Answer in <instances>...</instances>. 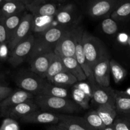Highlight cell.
<instances>
[{
	"label": "cell",
	"mask_w": 130,
	"mask_h": 130,
	"mask_svg": "<svg viewBox=\"0 0 130 130\" xmlns=\"http://www.w3.org/2000/svg\"><path fill=\"white\" fill-rule=\"evenodd\" d=\"M66 30L63 25L52 26L46 31L34 36V44L28 61L38 55L54 52L57 42Z\"/></svg>",
	"instance_id": "1"
},
{
	"label": "cell",
	"mask_w": 130,
	"mask_h": 130,
	"mask_svg": "<svg viewBox=\"0 0 130 130\" xmlns=\"http://www.w3.org/2000/svg\"><path fill=\"white\" fill-rule=\"evenodd\" d=\"M41 110L58 114H70L80 112L82 109L70 99L38 95L34 99Z\"/></svg>",
	"instance_id": "2"
},
{
	"label": "cell",
	"mask_w": 130,
	"mask_h": 130,
	"mask_svg": "<svg viewBox=\"0 0 130 130\" xmlns=\"http://www.w3.org/2000/svg\"><path fill=\"white\" fill-rule=\"evenodd\" d=\"M82 46L85 58L92 70L103 57L108 55L101 41L86 30L83 32Z\"/></svg>",
	"instance_id": "3"
},
{
	"label": "cell",
	"mask_w": 130,
	"mask_h": 130,
	"mask_svg": "<svg viewBox=\"0 0 130 130\" xmlns=\"http://www.w3.org/2000/svg\"><path fill=\"white\" fill-rule=\"evenodd\" d=\"M14 81L21 90L31 93L34 96L40 95L48 81L30 71H20L15 75Z\"/></svg>",
	"instance_id": "4"
},
{
	"label": "cell",
	"mask_w": 130,
	"mask_h": 130,
	"mask_svg": "<svg viewBox=\"0 0 130 130\" xmlns=\"http://www.w3.org/2000/svg\"><path fill=\"white\" fill-rule=\"evenodd\" d=\"M34 41V36L30 34L10 52L8 62L12 67H17L28 58L33 49Z\"/></svg>",
	"instance_id": "5"
},
{
	"label": "cell",
	"mask_w": 130,
	"mask_h": 130,
	"mask_svg": "<svg viewBox=\"0 0 130 130\" xmlns=\"http://www.w3.org/2000/svg\"><path fill=\"white\" fill-rule=\"evenodd\" d=\"M84 30L80 26L75 27V59L84 71L87 79L89 80L90 85H96L93 76V70L88 64L84 54L82 46V34Z\"/></svg>",
	"instance_id": "6"
},
{
	"label": "cell",
	"mask_w": 130,
	"mask_h": 130,
	"mask_svg": "<svg viewBox=\"0 0 130 130\" xmlns=\"http://www.w3.org/2000/svg\"><path fill=\"white\" fill-rule=\"evenodd\" d=\"M75 27L67 29L57 42L54 53L60 57L75 58Z\"/></svg>",
	"instance_id": "7"
},
{
	"label": "cell",
	"mask_w": 130,
	"mask_h": 130,
	"mask_svg": "<svg viewBox=\"0 0 130 130\" xmlns=\"http://www.w3.org/2000/svg\"><path fill=\"white\" fill-rule=\"evenodd\" d=\"M25 10L33 16H55L58 11L56 3H48L44 0H22Z\"/></svg>",
	"instance_id": "8"
},
{
	"label": "cell",
	"mask_w": 130,
	"mask_h": 130,
	"mask_svg": "<svg viewBox=\"0 0 130 130\" xmlns=\"http://www.w3.org/2000/svg\"><path fill=\"white\" fill-rule=\"evenodd\" d=\"M92 90V99L99 105H110L116 109L115 90L110 86L103 87L99 85H90Z\"/></svg>",
	"instance_id": "9"
},
{
	"label": "cell",
	"mask_w": 130,
	"mask_h": 130,
	"mask_svg": "<svg viewBox=\"0 0 130 130\" xmlns=\"http://www.w3.org/2000/svg\"><path fill=\"white\" fill-rule=\"evenodd\" d=\"M33 15L31 13H25L22 19L21 22L14 34L11 36L8 44V47L10 52H11L18 44L26 39L31 34L32 30V22Z\"/></svg>",
	"instance_id": "10"
},
{
	"label": "cell",
	"mask_w": 130,
	"mask_h": 130,
	"mask_svg": "<svg viewBox=\"0 0 130 130\" xmlns=\"http://www.w3.org/2000/svg\"><path fill=\"white\" fill-rule=\"evenodd\" d=\"M122 1L117 0H99L93 1L88 8V13L93 18L107 17Z\"/></svg>",
	"instance_id": "11"
},
{
	"label": "cell",
	"mask_w": 130,
	"mask_h": 130,
	"mask_svg": "<svg viewBox=\"0 0 130 130\" xmlns=\"http://www.w3.org/2000/svg\"><path fill=\"white\" fill-rule=\"evenodd\" d=\"M94 81L97 85L108 87L110 83V69L108 55L103 57L93 69Z\"/></svg>",
	"instance_id": "12"
},
{
	"label": "cell",
	"mask_w": 130,
	"mask_h": 130,
	"mask_svg": "<svg viewBox=\"0 0 130 130\" xmlns=\"http://www.w3.org/2000/svg\"><path fill=\"white\" fill-rule=\"evenodd\" d=\"M34 97L35 96L34 95L21 89L13 91L6 99L0 102V116H2L5 112L13 107L34 99Z\"/></svg>",
	"instance_id": "13"
},
{
	"label": "cell",
	"mask_w": 130,
	"mask_h": 130,
	"mask_svg": "<svg viewBox=\"0 0 130 130\" xmlns=\"http://www.w3.org/2000/svg\"><path fill=\"white\" fill-rule=\"evenodd\" d=\"M20 121L28 124H57L59 117L57 114L43 111L40 109L33 112L20 119Z\"/></svg>",
	"instance_id": "14"
},
{
	"label": "cell",
	"mask_w": 130,
	"mask_h": 130,
	"mask_svg": "<svg viewBox=\"0 0 130 130\" xmlns=\"http://www.w3.org/2000/svg\"><path fill=\"white\" fill-rule=\"evenodd\" d=\"M55 53L54 52L34 57L29 61L30 71L46 79L47 71Z\"/></svg>",
	"instance_id": "15"
},
{
	"label": "cell",
	"mask_w": 130,
	"mask_h": 130,
	"mask_svg": "<svg viewBox=\"0 0 130 130\" xmlns=\"http://www.w3.org/2000/svg\"><path fill=\"white\" fill-rule=\"evenodd\" d=\"M38 105L34 99L28 100L17 105L13 107L3 114L2 117L11 118L13 119H22L33 112L39 110Z\"/></svg>",
	"instance_id": "16"
},
{
	"label": "cell",
	"mask_w": 130,
	"mask_h": 130,
	"mask_svg": "<svg viewBox=\"0 0 130 130\" xmlns=\"http://www.w3.org/2000/svg\"><path fill=\"white\" fill-rule=\"evenodd\" d=\"M57 125L64 130H90L83 117L68 114H58Z\"/></svg>",
	"instance_id": "17"
},
{
	"label": "cell",
	"mask_w": 130,
	"mask_h": 130,
	"mask_svg": "<svg viewBox=\"0 0 130 130\" xmlns=\"http://www.w3.org/2000/svg\"><path fill=\"white\" fill-rule=\"evenodd\" d=\"M25 6L22 0H6L0 8V14L4 18L24 13Z\"/></svg>",
	"instance_id": "18"
},
{
	"label": "cell",
	"mask_w": 130,
	"mask_h": 130,
	"mask_svg": "<svg viewBox=\"0 0 130 130\" xmlns=\"http://www.w3.org/2000/svg\"><path fill=\"white\" fill-rule=\"evenodd\" d=\"M68 71L73 75L78 82H83L87 79L84 71L76 60L71 57H61Z\"/></svg>",
	"instance_id": "19"
},
{
	"label": "cell",
	"mask_w": 130,
	"mask_h": 130,
	"mask_svg": "<svg viewBox=\"0 0 130 130\" xmlns=\"http://www.w3.org/2000/svg\"><path fill=\"white\" fill-rule=\"evenodd\" d=\"M55 16H33L31 31L40 34L48 30L52 26Z\"/></svg>",
	"instance_id": "20"
},
{
	"label": "cell",
	"mask_w": 130,
	"mask_h": 130,
	"mask_svg": "<svg viewBox=\"0 0 130 130\" xmlns=\"http://www.w3.org/2000/svg\"><path fill=\"white\" fill-rule=\"evenodd\" d=\"M96 111L106 127L112 126L117 117L116 109L110 105H99Z\"/></svg>",
	"instance_id": "21"
},
{
	"label": "cell",
	"mask_w": 130,
	"mask_h": 130,
	"mask_svg": "<svg viewBox=\"0 0 130 130\" xmlns=\"http://www.w3.org/2000/svg\"><path fill=\"white\" fill-rule=\"evenodd\" d=\"M72 100L81 108L82 109H88L89 108V102L92 96L75 85L71 91Z\"/></svg>",
	"instance_id": "22"
},
{
	"label": "cell",
	"mask_w": 130,
	"mask_h": 130,
	"mask_svg": "<svg viewBox=\"0 0 130 130\" xmlns=\"http://www.w3.org/2000/svg\"><path fill=\"white\" fill-rule=\"evenodd\" d=\"M40 95L53 96V97L69 99V91L66 87L57 86L48 82L43 88Z\"/></svg>",
	"instance_id": "23"
},
{
	"label": "cell",
	"mask_w": 130,
	"mask_h": 130,
	"mask_svg": "<svg viewBox=\"0 0 130 130\" xmlns=\"http://www.w3.org/2000/svg\"><path fill=\"white\" fill-rule=\"evenodd\" d=\"M64 71H68L65 67L62 59L60 57L57 55L54 54L50 63L49 67L47 71V76H46V80L48 82H50L52 78L58 74L59 73Z\"/></svg>",
	"instance_id": "24"
},
{
	"label": "cell",
	"mask_w": 130,
	"mask_h": 130,
	"mask_svg": "<svg viewBox=\"0 0 130 130\" xmlns=\"http://www.w3.org/2000/svg\"><path fill=\"white\" fill-rule=\"evenodd\" d=\"M49 83L54 85L63 87L75 85L78 81L76 77L69 71H64L59 73L51 79Z\"/></svg>",
	"instance_id": "25"
},
{
	"label": "cell",
	"mask_w": 130,
	"mask_h": 130,
	"mask_svg": "<svg viewBox=\"0 0 130 130\" xmlns=\"http://www.w3.org/2000/svg\"><path fill=\"white\" fill-rule=\"evenodd\" d=\"M72 5H67L60 8L55 15L56 20L61 25L69 24L73 20L75 11Z\"/></svg>",
	"instance_id": "26"
},
{
	"label": "cell",
	"mask_w": 130,
	"mask_h": 130,
	"mask_svg": "<svg viewBox=\"0 0 130 130\" xmlns=\"http://www.w3.org/2000/svg\"><path fill=\"white\" fill-rule=\"evenodd\" d=\"M24 15H25V13H21L8 17L4 18V24H5V28H6V32H7L8 42L14 34V32L18 27L20 23L21 22L22 19Z\"/></svg>",
	"instance_id": "27"
},
{
	"label": "cell",
	"mask_w": 130,
	"mask_h": 130,
	"mask_svg": "<svg viewBox=\"0 0 130 130\" xmlns=\"http://www.w3.org/2000/svg\"><path fill=\"white\" fill-rule=\"evenodd\" d=\"M110 74L115 84L122 83L127 76L126 70L119 63L113 59H110Z\"/></svg>",
	"instance_id": "28"
},
{
	"label": "cell",
	"mask_w": 130,
	"mask_h": 130,
	"mask_svg": "<svg viewBox=\"0 0 130 130\" xmlns=\"http://www.w3.org/2000/svg\"><path fill=\"white\" fill-rule=\"evenodd\" d=\"M90 130H103L106 128L96 110H91L84 117Z\"/></svg>",
	"instance_id": "29"
},
{
	"label": "cell",
	"mask_w": 130,
	"mask_h": 130,
	"mask_svg": "<svg viewBox=\"0 0 130 130\" xmlns=\"http://www.w3.org/2000/svg\"><path fill=\"white\" fill-rule=\"evenodd\" d=\"M130 17V1H122L110 15V18L115 21H121Z\"/></svg>",
	"instance_id": "30"
},
{
	"label": "cell",
	"mask_w": 130,
	"mask_h": 130,
	"mask_svg": "<svg viewBox=\"0 0 130 130\" xmlns=\"http://www.w3.org/2000/svg\"><path fill=\"white\" fill-rule=\"evenodd\" d=\"M115 105L117 112H119L121 115L130 114V99L117 95Z\"/></svg>",
	"instance_id": "31"
},
{
	"label": "cell",
	"mask_w": 130,
	"mask_h": 130,
	"mask_svg": "<svg viewBox=\"0 0 130 130\" xmlns=\"http://www.w3.org/2000/svg\"><path fill=\"white\" fill-rule=\"evenodd\" d=\"M101 29L106 34L113 35L118 30V25L114 20L110 17H107L102 21Z\"/></svg>",
	"instance_id": "32"
},
{
	"label": "cell",
	"mask_w": 130,
	"mask_h": 130,
	"mask_svg": "<svg viewBox=\"0 0 130 130\" xmlns=\"http://www.w3.org/2000/svg\"><path fill=\"white\" fill-rule=\"evenodd\" d=\"M114 130H130V123L122 117L116 118L112 124Z\"/></svg>",
	"instance_id": "33"
},
{
	"label": "cell",
	"mask_w": 130,
	"mask_h": 130,
	"mask_svg": "<svg viewBox=\"0 0 130 130\" xmlns=\"http://www.w3.org/2000/svg\"><path fill=\"white\" fill-rule=\"evenodd\" d=\"M0 130H20V128L16 121L7 118L3 121Z\"/></svg>",
	"instance_id": "34"
},
{
	"label": "cell",
	"mask_w": 130,
	"mask_h": 130,
	"mask_svg": "<svg viewBox=\"0 0 130 130\" xmlns=\"http://www.w3.org/2000/svg\"><path fill=\"white\" fill-rule=\"evenodd\" d=\"M8 43L7 32L4 24V17L0 14V45Z\"/></svg>",
	"instance_id": "35"
},
{
	"label": "cell",
	"mask_w": 130,
	"mask_h": 130,
	"mask_svg": "<svg viewBox=\"0 0 130 130\" xmlns=\"http://www.w3.org/2000/svg\"><path fill=\"white\" fill-rule=\"evenodd\" d=\"M12 91V88L10 86L5 83H0V102L6 99Z\"/></svg>",
	"instance_id": "36"
},
{
	"label": "cell",
	"mask_w": 130,
	"mask_h": 130,
	"mask_svg": "<svg viewBox=\"0 0 130 130\" xmlns=\"http://www.w3.org/2000/svg\"><path fill=\"white\" fill-rule=\"evenodd\" d=\"M8 44H4L0 45V60L5 59L6 58V57H8Z\"/></svg>",
	"instance_id": "37"
},
{
	"label": "cell",
	"mask_w": 130,
	"mask_h": 130,
	"mask_svg": "<svg viewBox=\"0 0 130 130\" xmlns=\"http://www.w3.org/2000/svg\"><path fill=\"white\" fill-rule=\"evenodd\" d=\"M115 93L118 96H122V97L124 98H127V99H130V88L127 89L126 91H117V90H115Z\"/></svg>",
	"instance_id": "38"
},
{
	"label": "cell",
	"mask_w": 130,
	"mask_h": 130,
	"mask_svg": "<svg viewBox=\"0 0 130 130\" xmlns=\"http://www.w3.org/2000/svg\"><path fill=\"white\" fill-rule=\"evenodd\" d=\"M124 38L125 43L127 44V45L128 46L129 48L130 49V35L124 34Z\"/></svg>",
	"instance_id": "39"
},
{
	"label": "cell",
	"mask_w": 130,
	"mask_h": 130,
	"mask_svg": "<svg viewBox=\"0 0 130 130\" xmlns=\"http://www.w3.org/2000/svg\"><path fill=\"white\" fill-rule=\"evenodd\" d=\"M47 130H64V129L60 128L59 126H58L57 125H56V124H55V125H52L50 127H48Z\"/></svg>",
	"instance_id": "40"
},
{
	"label": "cell",
	"mask_w": 130,
	"mask_h": 130,
	"mask_svg": "<svg viewBox=\"0 0 130 130\" xmlns=\"http://www.w3.org/2000/svg\"><path fill=\"white\" fill-rule=\"evenodd\" d=\"M121 117L124 118V119H126V120L128 121L130 123V114H122L121 116Z\"/></svg>",
	"instance_id": "41"
},
{
	"label": "cell",
	"mask_w": 130,
	"mask_h": 130,
	"mask_svg": "<svg viewBox=\"0 0 130 130\" xmlns=\"http://www.w3.org/2000/svg\"><path fill=\"white\" fill-rule=\"evenodd\" d=\"M0 83H5V76L0 74Z\"/></svg>",
	"instance_id": "42"
},
{
	"label": "cell",
	"mask_w": 130,
	"mask_h": 130,
	"mask_svg": "<svg viewBox=\"0 0 130 130\" xmlns=\"http://www.w3.org/2000/svg\"><path fill=\"white\" fill-rule=\"evenodd\" d=\"M103 130H114V129H113V126H112H112H110L106 127V128Z\"/></svg>",
	"instance_id": "43"
},
{
	"label": "cell",
	"mask_w": 130,
	"mask_h": 130,
	"mask_svg": "<svg viewBox=\"0 0 130 130\" xmlns=\"http://www.w3.org/2000/svg\"><path fill=\"white\" fill-rule=\"evenodd\" d=\"M5 1H6V0H0V8H1V6L4 5Z\"/></svg>",
	"instance_id": "44"
}]
</instances>
